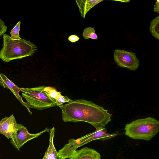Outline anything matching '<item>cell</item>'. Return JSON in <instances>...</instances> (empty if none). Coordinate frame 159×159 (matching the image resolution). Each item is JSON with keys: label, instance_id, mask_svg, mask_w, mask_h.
<instances>
[{"label": "cell", "instance_id": "6da1fadb", "mask_svg": "<svg viewBox=\"0 0 159 159\" xmlns=\"http://www.w3.org/2000/svg\"><path fill=\"white\" fill-rule=\"evenodd\" d=\"M61 110L65 122H87L95 128L105 127L111 120L112 114L102 107L84 99L71 100L65 104L57 106Z\"/></svg>", "mask_w": 159, "mask_h": 159}, {"label": "cell", "instance_id": "7a4b0ae2", "mask_svg": "<svg viewBox=\"0 0 159 159\" xmlns=\"http://www.w3.org/2000/svg\"><path fill=\"white\" fill-rule=\"evenodd\" d=\"M2 48L0 51V58L5 62L32 56L37 48L30 40L21 38L13 40L8 34L3 35Z\"/></svg>", "mask_w": 159, "mask_h": 159}, {"label": "cell", "instance_id": "3957f363", "mask_svg": "<svg viewBox=\"0 0 159 159\" xmlns=\"http://www.w3.org/2000/svg\"><path fill=\"white\" fill-rule=\"evenodd\" d=\"M125 134L135 139L150 140L159 130V122L150 117L138 119L125 125Z\"/></svg>", "mask_w": 159, "mask_h": 159}, {"label": "cell", "instance_id": "277c9868", "mask_svg": "<svg viewBox=\"0 0 159 159\" xmlns=\"http://www.w3.org/2000/svg\"><path fill=\"white\" fill-rule=\"evenodd\" d=\"M96 129L94 132L76 139H69L68 143L58 152V158L59 159L68 158L74 151L93 140H100L103 141L113 138L119 134L117 133L112 134L107 133V130L105 127H99Z\"/></svg>", "mask_w": 159, "mask_h": 159}, {"label": "cell", "instance_id": "5b68a950", "mask_svg": "<svg viewBox=\"0 0 159 159\" xmlns=\"http://www.w3.org/2000/svg\"><path fill=\"white\" fill-rule=\"evenodd\" d=\"M45 86L31 88H21L22 96L30 108L42 110L57 106L55 100L51 98L44 89Z\"/></svg>", "mask_w": 159, "mask_h": 159}, {"label": "cell", "instance_id": "8992f818", "mask_svg": "<svg viewBox=\"0 0 159 159\" xmlns=\"http://www.w3.org/2000/svg\"><path fill=\"white\" fill-rule=\"evenodd\" d=\"M50 129L46 128L43 130L36 134L30 133L26 127L21 124H16L15 132L10 138V143L18 151L27 142L37 138L45 132H49Z\"/></svg>", "mask_w": 159, "mask_h": 159}, {"label": "cell", "instance_id": "52a82bcc", "mask_svg": "<svg viewBox=\"0 0 159 159\" xmlns=\"http://www.w3.org/2000/svg\"><path fill=\"white\" fill-rule=\"evenodd\" d=\"M114 56V61L120 67L134 71L139 66V61L135 53L132 52L116 49Z\"/></svg>", "mask_w": 159, "mask_h": 159}, {"label": "cell", "instance_id": "ba28073f", "mask_svg": "<svg viewBox=\"0 0 159 159\" xmlns=\"http://www.w3.org/2000/svg\"><path fill=\"white\" fill-rule=\"evenodd\" d=\"M0 85L5 89H10L20 103L27 109L29 113L32 114L28 105L23 101L22 97L19 94V93L21 92V88L18 87L9 79L6 75L2 73H0Z\"/></svg>", "mask_w": 159, "mask_h": 159}, {"label": "cell", "instance_id": "9c48e42d", "mask_svg": "<svg viewBox=\"0 0 159 159\" xmlns=\"http://www.w3.org/2000/svg\"><path fill=\"white\" fill-rule=\"evenodd\" d=\"M17 123L13 114L6 117L0 120V134L8 139L11 138L15 131Z\"/></svg>", "mask_w": 159, "mask_h": 159}, {"label": "cell", "instance_id": "30bf717a", "mask_svg": "<svg viewBox=\"0 0 159 159\" xmlns=\"http://www.w3.org/2000/svg\"><path fill=\"white\" fill-rule=\"evenodd\" d=\"M101 158L99 152L87 147L74 151L68 157L69 159H101Z\"/></svg>", "mask_w": 159, "mask_h": 159}, {"label": "cell", "instance_id": "8fae6325", "mask_svg": "<svg viewBox=\"0 0 159 159\" xmlns=\"http://www.w3.org/2000/svg\"><path fill=\"white\" fill-rule=\"evenodd\" d=\"M49 144L47 151L45 152L42 159H57L58 153L54 144V138L55 134V128L50 129Z\"/></svg>", "mask_w": 159, "mask_h": 159}, {"label": "cell", "instance_id": "7c38bea8", "mask_svg": "<svg viewBox=\"0 0 159 159\" xmlns=\"http://www.w3.org/2000/svg\"><path fill=\"white\" fill-rule=\"evenodd\" d=\"M103 0H75L81 16L85 18L86 15L92 7Z\"/></svg>", "mask_w": 159, "mask_h": 159}, {"label": "cell", "instance_id": "4fadbf2b", "mask_svg": "<svg viewBox=\"0 0 159 159\" xmlns=\"http://www.w3.org/2000/svg\"><path fill=\"white\" fill-rule=\"evenodd\" d=\"M150 31L154 38L159 40V16L153 19L150 22Z\"/></svg>", "mask_w": 159, "mask_h": 159}, {"label": "cell", "instance_id": "5bb4252c", "mask_svg": "<svg viewBox=\"0 0 159 159\" xmlns=\"http://www.w3.org/2000/svg\"><path fill=\"white\" fill-rule=\"evenodd\" d=\"M83 36L85 39H96L98 36L95 33V30L91 27H87L85 28L83 31Z\"/></svg>", "mask_w": 159, "mask_h": 159}, {"label": "cell", "instance_id": "9a60e30c", "mask_svg": "<svg viewBox=\"0 0 159 159\" xmlns=\"http://www.w3.org/2000/svg\"><path fill=\"white\" fill-rule=\"evenodd\" d=\"M20 23V21H19L10 32L11 35L10 38L13 40H18L21 39L19 35Z\"/></svg>", "mask_w": 159, "mask_h": 159}, {"label": "cell", "instance_id": "2e32d148", "mask_svg": "<svg viewBox=\"0 0 159 159\" xmlns=\"http://www.w3.org/2000/svg\"><path fill=\"white\" fill-rule=\"evenodd\" d=\"M44 90L52 98L55 99L61 93L58 92L56 89L52 87H46Z\"/></svg>", "mask_w": 159, "mask_h": 159}, {"label": "cell", "instance_id": "e0dca14e", "mask_svg": "<svg viewBox=\"0 0 159 159\" xmlns=\"http://www.w3.org/2000/svg\"><path fill=\"white\" fill-rule=\"evenodd\" d=\"M71 100L66 96H63L60 94L55 99L56 104L57 106L58 105L63 104L65 102L68 103Z\"/></svg>", "mask_w": 159, "mask_h": 159}, {"label": "cell", "instance_id": "ac0fdd59", "mask_svg": "<svg viewBox=\"0 0 159 159\" xmlns=\"http://www.w3.org/2000/svg\"><path fill=\"white\" fill-rule=\"evenodd\" d=\"M7 29V27L5 23L0 18V37L3 36Z\"/></svg>", "mask_w": 159, "mask_h": 159}, {"label": "cell", "instance_id": "d6986e66", "mask_svg": "<svg viewBox=\"0 0 159 159\" xmlns=\"http://www.w3.org/2000/svg\"><path fill=\"white\" fill-rule=\"evenodd\" d=\"M80 38L77 35H70L68 38V40L70 41L72 43H74L78 41Z\"/></svg>", "mask_w": 159, "mask_h": 159}, {"label": "cell", "instance_id": "ffe728a7", "mask_svg": "<svg viewBox=\"0 0 159 159\" xmlns=\"http://www.w3.org/2000/svg\"><path fill=\"white\" fill-rule=\"evenodd\" d=\"M154 11L157 13H159V1L157 0L154 5L153 8Z\"/></svg>", "mask_w": 159, "mask_h": 159}]
</instances>
